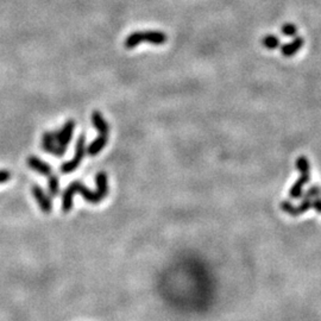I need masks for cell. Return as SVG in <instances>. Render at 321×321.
<instances>
[{"label":"cell","instance_id":"1","mask_svg":"<svg viewBox=\"0 0 321 321\" xmlns=\"http://www.w3.org/2000/svg\"><path fill=\"white\" fill-rule=\"evenodd\" d=\"M96 190L92 192L82 184L81 181H74L64 190L63 198H62V211L63 213H69L73 207V197L74 194H80L85 200L92 204H100L105 198L109 195V181H107L106 173L100 172L95 176Z\"/></svg>","mask_w":321,"mask_h":321},{"label":"cell","instance_id":"2","mask_svg":"<svg viewBox=\"0 0 321 321\" xmlns=\"http://www.w3.org/2000/svg\"><path fill=\"white\" fill-rule=\"evenodd\" d=\"M74 127H75L74 120H68L59 131L45 132L42 137V147L44 151L49 152L56 157L63 156L68 144L72 139Z\"/></svg>","mask_w":321,"mask_h":321},{"label":"cell","instance_id":"3","mask_svg":"<svg viewBox=\"0 0 321 321\" xmlns=\"http://www.w3.org/2000/svg\"><path fill=\"white\" fill-rule=\"evenodd\" d=\"M92 123L94 125L95 129L99 131V137L94 139V141L89 144V146L87 147V152L89 156H96L106 146L107 142H109L110 127L109 123L105 120V118L102 117V115L99 111H94V112H93Z\"/></svg>","mask_w":321,"mask_h":321},{"label":"cell","instance_id":"4","mask_svg":"<svg viewBox=\"0 0 321 321\" xmlns=\"http://www.w3.org/2000/svg\"><path fill=\"white\" fill-rule=\"evenodd\" d=\"M168 41V37L162 31H137L133 32L125 41V47L127 49H133L141 43H150L153 45L166 44Z\"/></svg>","mask_w":321,"mask_h":321},{"label":"cell","instance_id":"5","mask_svg":"<svg viewBox=\"0 0 321 321\" xmlns=\"http://www.w3.org/2000/svg\"><path fill=\"white\" fill-rule=\"evenodd\" d=\"M296 168L301 173V176L299 180L292 184L291 192H289V195H291L292 199H299L302 197L303 187L311 180V164H309V161L307 160V157H305V156H300V157L297 158Z\"/></svg>","mask_w":321,"mask_h":321},{"label":"cell","instance_id":"6","mask_svg":"<svg viewBox=\"0 0 321 321\" xmlns=\"http://www.w3.org/2000/svg\"><path fill=\"white\" fill-rule=\"evenodd\" d=\"M85 155H86V137L84 135H81L79 137L78 142H76V147H75V155H74L73 160L69 162H66L61 166V172L63 174H69L78 168L80 166L81 161L84 160Z\"/></svg>","mask_w":321,"mask_h":321},{"label":"cell","instance_id":"7","mask_svg":"<svg viewBox=\"0 0 321 321\" xmlns=\"http://www.w3.org/2000/svg\"><path fill=\"white\" fill-rule=\"evenodd\" d=\"M27 163H28V167H29V168L35 170V172L38 173V174L45 176L48 180L54 176L53 169H51V167L49 166V164L45 163L44 161L39 160V158L36 157V156H29L27 160Z\"/></svg>","mask_w":321,"mask_h":321},{"label":"cell","instance_id":"8","mask_svg":"<svg viewBox=\"0 0 321 321\" xmlns=\"http://www.w3.org/2000/svg\"><path fill=\"white\" fill-rule=\"evenodd\" d=\"M32 195L33 198L36 199L37 204H38V206L41 207L42 212L45 213V214H49L51 212V209H53V204H51V199L48 197L47 194H45V192L43 189L41 188L39 186H32Z\"/></svg>","mask_w":321,"mask_h":321},{"label":"cell","instance_id":"9","mask_svg":"<svg viewBox=\"0 0 321 321\" xmlns=\"http://www.w3.org/2000/svg\"><path fill=\"white\" fill-rule=\"evenodd\" d=\"M303 44H305V41H303L302 37L295 36V38L292 39L291 43H287L281 47V54L283 56H286V58H292L295 54H297V51L302 48Z\"/></svg>","mask_w":321,"mask_h":321},{"label":"cell","instance_id":"10","mask_svg":"<svg viewBox=\"0 0 321 321\" xmlns=\"http://www.w3.org/2000/svg\"><path fill=\"white\" fill-rule=\"evenodd\" d=\"M262 45L264 48H266V49H276V48L280 47V39L274 35L264 36L262 38Z\"/></svg>","mask_w":321,"mask_h":321},{"label":"cell","instance_id":"11","mask_svg":"<svg viewBox=\"0 0 321 321\" xmlns=\"http://www.w3.org/2000/svg\"><path fill=\"white\" fill-rule=\"evenodd\" d=\"M48 187H49V193L51 197H55L59 193V180L56 175H54L53 177L49 178L48 181Z\"/></svg>","mask_w":321,"mask_h":321},{"label":"cell","instance_id":"12","mask_svg":"<svg viewBox=\"0 0 321 321\" xmlns=\"http://www.w3.org/2000/svg\"><path fill=\"white\" fill-rule=\"evenodd\" d=\"M320 195H321V187L313 186L305 193L302 200H306V199H314L320 197Z\"/></svg>","mask_w":321,"mask_h":321},{"label":"cell","instance_id":"13","mask_svg":"<svg viewBox=\"0 0 321 321\" xmlns=\"http://www.w3.org/2000/svg\"><path fill=\"white\" fill-rule=\"evenodd\" d=\"M281 32H282L285 36H296L297 28L296 25L288 23V24H285L282 28H281Z\"/></svg>","mask_w":321,"mask_h":321},{"label":"cell","instance_id":"14","mask_svg":"<svg viewBox=\"0 0 321 321\" xmlns=\"http://www.w3.org/2000/svg\"><path fill=\"white\" fill-rule=\"evenodd\" d=\"M11 178V173L7 170H0V183L6 182Z\"/></svg>","mask_w":321,"mask_h":321},{"label":"cell","instance_id":"15","mask_svg":"<svg viewBox=\"0 0 321 321\" xmlns=\"http://www.w3.org/2000/svg\"><path fill=\"white\" fill-rule=\"evenodd\" d=\"M312 208L317 209L318 213H321V198L312 199Z\"/></svg>","mask_w":321,"mask_h":321}]
</instances>
